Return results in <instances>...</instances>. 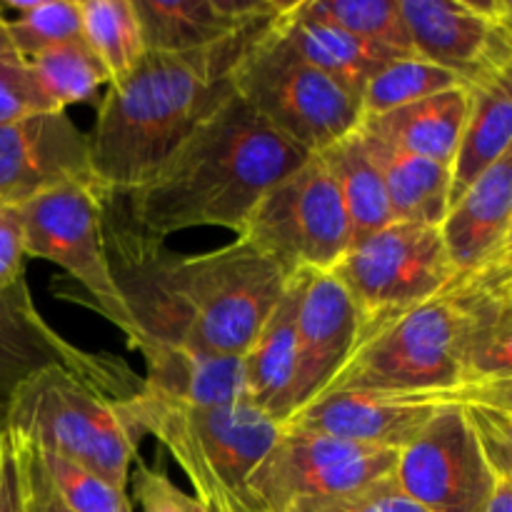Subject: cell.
Segmentation results:
<instances>
[{
  "label": "cell",
  "mask_w": 512,
  "mask_h": 512,
  "mask_svg": "<svg viewBox=\"0 0 512 512\" xmlns=\"http://www.w3.org/2000/svg\"><path fill=\"white\" fill-rule=\"evenodd\" d=\"M293 3V0H290ZM283 0H133L148 53H185L288 8Z\"/></svg>",
  "instance_id": "obj_19"
},
{
  "label": "cell",
  "mask_w": 512,
  "mask_h": 512,
  "mask_svg": "<svg viewBox=\"0 0 512 512\" xmlns=\"http://www.w3.org/2000/svg\"><path fill=\"white\" fill-rule=\"evenodd\" d=\"M330 273L343 283L365 325L395 318L453 283L440 228L393 220L348 248Z\"/></svg>",
  "instance_id": "obj_11"
},
{
  "label": "cell",
  "mask_w": 512,
  "mask_h": 512,
  "mask_svg": "<svg viewBox=\"0 0 512 512\" xmlns=\"http://www.w3.org/2000/svg\"><path fill=\"white\" fill-rule=\"evenodd\" d=\"M365 145L383 175L385 193L395 220L440 228L450 208V168L420 155L405 153L375 135L363 133Z\"/></svg>",
  "instance_id": "obj_25"
},
{
  "label": "cell",
  "mask_w": 512,
  "mask_h": 512,
  "mask_svg": "<svg viewBox=\"0 0 512 512\" xmlns=\"http://www.w3.org/2000/svg\"><path fill=\"white\" fill-rule=\"evenodd\" d=\"M3 455H5V433H3V425H0V465H3Z\"/></svg>",
  "instance_id": "obj_41"
},
{
  "label": "cell",
  "mask_w": 512,
  "mask_h": 512,
  "mask_svg": "<svg viewBox=\"0 0 512 512\" xmlns=\"http://www.w3.org/2000/svg\"><path fill=\"white\" fill-rule=\"evenodd\" d=\"M308 158L233 95L118 203L135 228L160 240L190 228L240 235L260 198Z\"/></svg>",
  "instance_id": "obj_3"
},
{
  "label": "cell",
  "mask_w": 512,
  "mask_h": 512,
  "mask_svg": "<svg viewBox=\"0 0 512 512\" xmlns=\"http://www.w3.org/2000/svg\"><path fill=\"white\" fill-rule=\"evenodd\" d=\"M25 233L20 208L0 203V290L25 278Z\"/></svg>",
  "instance_id": "obj_36"
},
{
  "label": "cell",
  "mask_w": 512,
  "mask_h": 512,
  "mask_svg": "<svg viewBox=\"0 0 512 512\" xmlns=\"http://www.w3.org/2000/svg\"><path fill=\"white\" fill-rule=\"evenodd\" d=\"M50 110H55L53 103L45 98L28 58L15 48L0 8V125Z\"/></svg>",
  "instance_id": "obj_33"
},
{
  "label": "cell",
  "mask_w": 512,
  "mask_h": 512,
  "mask_svg": "<svg viewBox=\"0 0 512 512\" xmlns=\"http://www.w3.org/2000/svg\"><path fill=\"white\" fill-rule=\"evenodd\" d=\"M512 315V258L453 283L425 303L365 325L325 393L340 390H450L475 383L478 340ZM320 398V395H318Z\"/></svg>",
  "instance_id": "obj_4"
},
{
  "label": "cell",
  "mask_w": 512,
  "mask_h": 512,
  "mask_svg": "<svg viewBox=\"0 0 512 512\" xmlns=\"http://www.w3.org/2000/svg\"><path fill=\"white\" fill-rule=\"evenodd\" d=\"M465 408L443 410L398 450L393 483L425 512H483L498 483Z\"/></svg>",
  "instance_id": "obj_13"
},
{
  "label": "cell",
  "mask_w": 512,
  "mask_h": 512,
  "mask_svg": "<svg viewBox=\"0 0 512 512\" xmlns=\"http://www.w3.org/2000/svg\"><path fill=\"white\" fill-rule=\"evenodd\" d=\"M80 38L108 70L110 85L128 78L148 53L133 0H80Z\"/></svg>",
  "instance_id": "obj_27"
},
{
  "label": "cell",
  "mask_w": 512,
  "mask_h": 512,
  "mask_svg": "<svg viewBox=\"0 0 512 512\" xmlns=\"http://www.w3.org/2000/svg\"><path fill=\"white\" fill-rule=\"evenodd\" d=\"M103 238L113 278L143 340L243 358L293 278L245 238L208 253H175L135 228L118 195L108 190Z\"/></svg>",
  "instance_id": "obj_1"
},
{
  "label": "cell",
  "mask_w": 512,
  "mask_h": 512,
  "mask_svg": "<svg viewBox=\"0 0 512 512\" xmlns=\"http://www.w3.org/2000/svg\"><path fill=\"white\" fill-rule=\"evenodd\" d=\"M470 105L450 163V203L512 150V73L468 88Z\"/></svg>",
  "instance_id": "obj_24"
},
{
  "label": "cell",
  "mask_w": 512,
  "mask_h": 512,
  "mask_svg": "<svg viewBox=\"0 0 512 512\" xmlns=\"http://www.w3.org/2000/svg\"><path fill=\"white\" fill-rule=\"evenodd\" d=\"M183 473L185 478L193 483L195 498L200 500V505H203L205 512H243L238 500H235L230 493H225V490L218 485V480L210 478L208 473L195 468H185Z\"/></svg>",
  "instance_id": "obj_38"
},
{
  "label": "cell",
  "mask_w": 512,
  "mask_h": 512,
  "mask_svg": "<svg viewBox=\"0 0 512 512\" xmlns=\"http://www.w3.org/2000/svg\"><path fill=\"white\" fill-rule=\"evenodd\" d=\"M140 385L133 370H75L50 365L18 385L3 410L5 438L50 450L128 490L145 433Z\"/></svg>",
  "instance_id": "obj_5"
},
{
  "label": "cell",
  "mask_w": 512,
  "mask_h": 512,
  "mask_svg": "<svg viewBox=\"0 0 512 512\" xmlns=\"http://www.w3.org/2000/svg\"><path fill=\"white\" fill-rule=\"evenodd\" d=\"M275 20L240 60L235 95L305 153H323L358 128L360 100L295 55Z\"/></svg>",
  "instance_id": "obj_6"
},
{
  "label": "cell",
  "mask_w": 512,
  "mask_h": 512,
  "mask_svg": "<svg viewBox=\"0 0 512 512\" xmlns=\"http://www.w3.org/2000/svg\"><path fill=\"white\" fill-rule=\"evenodd\" d=\"M90 183L88 135L65 110L0 125V203L20 208L55 188Z\"/></svg>",
  "instance_id": "obj_15"
},
{
  "label": "cell",
  "mask_w": 512,
  "mask_h": 512,
  "mask_svg": "<svg viewBox=\"0 0 512 512\" xmlns=\"http://www.w3.org/2000/svg\"><path fill=\"white\" fill-rule=\"evenodd\" d=\"M303 270L288 280L275 308L265 318L243 360V398L283 425L293 410L295 365H298V308Z\"/></svg>",
  "instance_id": "obj_20"
},
{
  "label": "cell",
  "mask_w": 512,
  "mask_h": 512,
  "mask_svg": "<svg viewBox=\"0 0 512 512\" xmlns=\"http://www.w3.org/2000/svg\"><path fill=\"white\" fill-rule=\"evenodd\" d=\"M460 85H463V80L450 70L418 58V55H405V58L385 65L380 73H375L368 80V85L360 93V113H363V118H378L390 110L438 95L443 90L460 88Z\"/></svg>",
  "instance_id": "obj_29"
},
{
  "label": "cell",
  "mask_w": 512,
  "mask_h": 512,
  "mask_svg": "<svg viewBox=\"0 0 512 512\" xmlns=\"http://www.w3.org/2000/svg\"><path fill=\"white\" fill-rule=\"evenodd\" d=\"M413 53L450 70L465 88L512 73L508 0H400Z\"/></svg>",
  "instance_id": "obj_14"
},
{
  "label": "cell",
  "mask_w": 512,
  "mask_h": 512,
  "mask_svg": "<svg viewBox=\"0 0 512 512\" xmlns=\"http://www.w3.org/2000/svg\"><path fill=\"white\" fill-rule=\"evenodd\" d=\"M145 360L143 390L178 405H228L243 398V360L193 345L145 338L135 348Z\"/></svg>",
  "instance_id": "obj_21"
},
{
  "label": "cell",
  "mask_w": 512,
  "mask_h": 512,
  "mask_svg": "<svg viewBox=\"0 0 512 512\" xmlns=\"http://www.w3.org/2000/svg\"><path fill=\"white\" fill-rule=\"evenodd\" d=\"M293 512H425L413 500L405 498L393 483V475L383 483H375L358 493L340 495V498L323 500V503L305 505Z\"/></svg>",
  "instance_id": "obj_35"
},
{
  "label": "cell",
  "mask_w": 512,
  "mask_h": 512,
  "mask_svg": "<svg viewBox=\"0 0 512 512\" xmlns=\"http://www.w3.org/2000/svg\"><path fill=\"white\" fill-rule=\"evenodd\" d=\"M238 238L250 240L288 275L330 273L350 248V225L323 155L313 153L260 198Z\"/></svg>",
  "instance_id": "obj_7"
},
{
  "label": "cell",
  "mask_w": 512,
  "mask_h": 512,
  "mask_svg": "<svg viewBox=\"0 0 512 512\" xmlns=\"http://www.w3.org/2000/svg\"><path fill=\"white\" fill-rule=\"evenodd\" d=\"M320 155L328 163L335 185H338L340 200H343L345 215H348L350 245L393 223L395 218L390 210L388 193H385L383 175H380L358 128L325 148Z\"/></svg>",
  "instance_id": "obj_26"
},
{
  "label": "cell",
  "mask_w": 512,
  "mask_h": 512,
  "mask_svg": "<svg viewBox=\"0 0 512 512\" xmlns=\"http://www.w3.org/2000/svg\"><path fill=\"white\" fill-rule=\"evenodd\" d=\"M278 15L253 20L208 48L145 53L128 78L108 85L88 135L95 183L115 195L140 188L233 98L240 60Z\"/></svg>",
  "instance_id": "obj_2"
},
{
  "label": "cell",
  "mask_w": 512,
  "mask_h": 512,
  "mask_svg": "<svg viewBox=\"0 0 512 512\" xmlns=\"http://www.w3.org/2000/svg\"><path fill=\"white\" fill-rule=\"evenodd\" d=\"M483 512H512V478H500Z\"/></svg>",
  "instance_id": "obj_40"
},
{
  "label": "cell",
  "mask_w": 512,
  "mask_h": 512,
  "mask_svg": "<svg viewBox=\"0 0 512 512\" xmlns=\"http://www.w3.org/2000/svg\"><path fill=\"white\" fill-rule=\"evenodd\" d=\"M303 8L368 43L400 55H415L400 0H303Z\"/></svg>",
  "instance_id": "obj_31"
},
{
  "label": "cell",
  "mask_w": 512,
  "mask_h": 512,
  "mask_svg": "<svg viewBox=\"0 0 512 512\" xmlns=\"http://www.w3.org/2000/svg\"><path fill=\"white\" fill-rule=\"evenodd\" d=\"M20 218L25 255L63 268L88 293L90 305L125 335L128 348H138L143 333L120 295L105 250L103 188L98 183L55 188L20 205Z\"/></svg>",
  "instance_id": "obj_9"
},
{
  "label": "cell",
  "mask_w": 512,
  "mask_h": 512,
  "mask_svg": "<svg viewBox=\"0 0 512 512\" xmlns=\"http://www.w3.org/2000/svg\"><path fill=\"white\" fill-rule=\"evenodd\" d=\"M130 485H133L130 503L138 505L140 512H205L195 495L180 490L163 470L150 468L140 458L130 470L128 488Z\"/></svg>",
  "instance_id": "obj_34"
},
{
  "label": "cell",
  "mask_w": 512,
  "mask_h": 512,
  "mask_svg": "<svg viewBox=\"0 0 512 512\" xmlns=\"http://www.w3.org/2000/svg\"><path fill=\"white\" fill-rule=\"evenodd\" d=\"M145 433L153 435L178 463L218 480L243 512L245 483L280 435V425L245 398L228 405H178L160 400L140 385Z\"/></svg>",
  "instance_id": "obj_8"
},
{
  "label": "cell",
  "mask_w": 512,
  "mask_h": 512,
  "mask_svg": "<svg viewBox=\"0 0 512 512\" xmlns=\"http://www.w3.org/2000/svg\"><path fill=\"white\" fill-rule=\"evenodd\" d=\"M8 445L13 450L15 460H18L20 483H23V512H70L58 503V498L53 495L50 485L45 483L43 473L38 470L35 460L30 458L28 450L20 448L13 440H8Z\"/></svg>",
  "instance_id": "obj_37"
},
{
  "label": "cell",
  "mask_w": 512,
  "mask_h": 512,
  "mask_svg": "<svg viewBox=\"0 0 512 512\" xmlns=\"http://www.w3.org/2000/svg\"><path fill=\"white\" fill-rule=\"evenodd\" d=\"M0 512H23V483H20L18 460L5 440L3 465H0Z\"/></svg>",
  "instance_id": "obj_39"
},
{
  "label": "cell",
  "mask_w": 512,
  "mask_h": 512,
  "mask_svg": "<svg viewBox=\"0 0 512 512\" xmlns=\"http://www.w3.org/2000/svg\"><path fill=\"white\" fill-rule=\"evenodd\" d=\"M28 63L55 110L85 103L98 93V88L110 85L108 70L83 38L40 50L28 58Z\"/></svg>",
  "instance_id": "obj_28"
},
{
  "label": "cell",
  "mask_w": 512,
  "mask_h": 512,
  "mask_svg": "<svg viewBox=\"0 0 512 512\" xmlns=\"http://www.w3.org/2000/svg\"><path fill=\"white\" fill-rule=\"evenodd\" d=\"M10 440V438H8ZM18 443V440H13ZM30 453L45 483L50 485L58 503L70 512H133L128 490L115 488L113 483L98 475L95 470L75 463V460L55 455L50 450L33 448L28 443H18Z\"/></svg>",
  "instance_id": "obj_30"
},
{
  "label": "cell",
  "mask_w": 512,
  "mask_h": 512,
  "mask_svg": "<svg viewBox=\"0 0 512 512\" xmlns=\"http://www.w3.org/2000/svg\"><path fill=\"white\" fill-rule=\"evenodd\" d=\"M468 105V88L460 85V88L443 90L438 95L390 110L378 118H363L358 128L405 153L420 155V158L435 160L450 168L465 118H468Z\"/></svg>",
  "instance_id": "obj_23"
},
{
  "label": "cell",
  "mask_w": 512,
  "mask_h": 512,
  "mask_svg": "<svg viewBox=\"0 0 512 512\" xmlns=\"http://www.w3.org/2000/svg\"><path fill=\"white\" fill-rule=\"evenodd\" d=\"M512 398V385H465L450 390H340L290 415L280 428L320 433L370 448L403 450L443 410L480 400Z\"/></svg>",
  "instance_id": "obj_12"
},
{
  "label": "cell",
  "mask_w": 512,
  "mask_h": 512,
  "mask_svg": "<svg viewBox=\"0 0 512 512\" xmlns=\"http://www.w3.org/2000/svg\"><path fill=\"white\" fill-rule=\"evenodd\" d=\"M440 238L458 275L512 258V150L450 203Z\"/></svg>",
  "instance_id": "obj_18"
},
{
  "label": "cell",
  "mask_w": 512,
  "mask_h": 512,
  "mask_svg": "<svg viewBox=\"0 0 512 512\" xmlns=\"http://www.w3.org/2000/svg\"><path fill=\"white\" fill-rule=\"evenodd\" d=\"M275 30L295 55L328 75L358 100L375 73H380L393 60L405 58L383 45L368 43L328 20L315 18L303 8V0H293L288 5V10L275 20Z\"/></svg>",
  "instance_id": "obj_22"
},
{
  "label": "cell",
  "mask_w": 512,
  "mask_h": 512,
  "mask_svg": "<svg viewBox=\"0 0 512 512\" xmlns=\"http://www.w3.org/2000/svg\"><path fill=\"white\" fill-rule=\"evenodd\" d=\"M395 463L398 450L280 428L245 483V505L248 512H293L383 483Z\"/></svg>",
  "instance_id": "obj_10"
},
{
  "label": "cell",
  "mask_w": 512,
  "mask_h": 512,
  "mask_svg": "<svg viewBox=\"0 0 512 512\" xmlns=\"http://www.w3.org/2000/svg\"><path fill=\"white\" fill-rule=\"evenodd\" d=\"M5 25L23 58L80 38V0H10Z\"/></svg>",
  "instance_id": "obj_32"
},
{
  "label": "cell",
  "mask_w": 512,
  "mask_h": 512,
  "mask_svg": "<svg viewBox=\"0 0 512 512\" xmlns=\"http://www.w3.org/2000/svg\"><path fill=\"white\" fill-rule=\"evenodd\" d=\"M123 360L90 353L65 340L35 308L25 278L0 290V418L23 380L50 365L75 370H110Z\"/></svg>",
  "instance_id": "obj_17"
},
{
  "label": "cell",
  "mask_w": 512,
  "mask_h": 512,
  "mask_svg": "<svg viewBox=\"0 0 512 512\" xmlns=\"http://www.w3.org/2000/svg\"><path fill=\"white\" fill-rule=\"evenodd\" d=\"M360 330H363V318L343 283L333 273L303 270V295L298 308V365H295L290 415L323 395L330 380L353 353Z\"/></svg>",
  "instance_id": "obj_16"
}]
</instances>
